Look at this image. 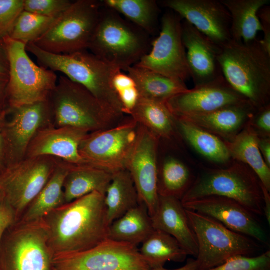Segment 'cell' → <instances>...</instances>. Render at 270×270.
<instances>
[{
  "mask_svg": "<svg viewBox=\"0 0 270 270\" xmlns=\"http://www.w3.org/2000/svg\"><path fill=\"white\" fill-rule=\"evenodd\" d=\"M139 252L150 269L162 268L167 262H183L188 254L169 234L157 230L142 244Z\"/></svg>",
  "mask_w": 270,
  "mask_h": 270,
  "instance_id": "obj_33",
  "label": "cell"
},
{
  "mask_svg": "<svg viewBox=\"0 0 270 270\" xmlns=\"http://www.w3.org/2000/svg\"><path fill=\"white\" fill-rule=\"evenodd\" d=\"M69 167L63 188L66 204L94 192L105 195L112 173L89 165Z\"/></svg>",
  "mask_w": 270,
  "mask_h": 270,
  "instance_id": "obj_26",
  "label": "cell"
},
{
  "mask_svg": "<svg viewBox=\"0 0 270 270\" xmlns=\"http://www.w3.org/2000/svg\"><path fill=\"white\" fill-rule=\"evenodd\" d=\"M102 2L77 0L33 42L48 52L65 54L88 49L98 25Z\"/></svg>",
  "mask_w": 270,
  "mask_h": 270,
  "instance_id": "obj_7",
  "label": "cell"
},
{
  "mask_svg": "<svg viewBox=\"0 0 270 270\" xmlns=\"http://www.w3.org/2000/svg\"><path fill=\"white\" fill-rule=\"evenodd\" d=\"M8 79L0 78V108L3 104V101L6 97V90Z\"/></svg>",
  "mask_w": 270,
  "mask_h": 270,
  "instance_id": "obj_48",
  "label": "cell"
},
{
  "mask_svg": "<svg viewBox=\"0 0 270 270\" xmlns=\"http://www.w3.org/2000/svg\"><path fill=\"white\" fill-rule=\"evenodd\" d=\"M160 140L139 124L136 140L127 162L126 170L130 174L140 202L152 216L158 207V150Z\"/></svg>",
  "mask_w": 270,
  "mask_h": 270,
  "instance_id": "obj_15",
  "label": "cell"
},
{
  "mask_svg": "<svg viewBox=\"0 0 270 270\" xmlns=\"http://www.w3.org/2000/svg\"><path fill=\"white\" fill-rule=\"evenodd\" d=\"M48 101L55 127H75L92 132L114 126L122 120L84 87L64 76L58 78Z\"/></svg>",
  "mask_w": 270,
  "mask_h": 270,
  "instance_id": "obj_6",
  "label": "cell"
},
{
  "mask_svg": "<svg viewBox=\"0 0 270 270\" xmlns=\"http://www.w3.org/2000/svg\"><path fill=\"white\" fill-rule=\"evenodd\" d=\"M263 192L264 195V216H266L267 221L270 223V194L264 187H263Z\"/></svg>",
  "mask_w": 270,
  "mask_h": 270,
  "instance_id": "obj_47",
  "label": "cell"
},
{
  "mask_svg": "<svg viewBox=\"0 0 270 270\" xmlns=\"http://www.w3.org/2000/svg\"><path fill=\"white\" fill-rule=\"evenodd\" d=\"M175 118L178 132L180 136L200 156L212 162L225 167L232 163L233 160L223 140L193 124Z\"/></svg>",
  "mask_w": 270,
  "mask_h": 270,
  "instance_id": "obj_27",
  "label": "cell"
},
{
  "mask_svg": "<svg viewBox=\"0 0 270 270\" xmlns=\"http://www.w3.org/2000/svg\"><path fill=\"white\" fill-rule=\"evenodd\" d=\"M118 71L112 80L114 88L120 100L124 114L130 115L136 106L140 94L134 80L128 74Z\"/></svg>",
  "mask_w": 270,
  "mask_h": 270,
  "instance_id": "obj_37",
  "label": "cell"
},
{
  "mask_svg": "<svg viewBox=\"0 0 270 270\" xmlns=\"http://www.w3.org/2000/svg\"><path fill=\"white\" fill-rule=\"evenodd\" d=\"M270 252L258 256H236L208 270H270Z\"/></svg>",
  "mask_w": 270,
  "mask_h": 270,
  "instance_id": "obj_38",
  "label": "cell"
},
{
  "mask_svg": "<svg viewBox=\"0 0 270 270\" xmlns=\"http://www.w3.org/2000/svg\"><path fill=\"white\" fill-rule=\"evenodd\" d=\"M151 48L149 34L105 6L89 45L90 52L122 70L137 63Z\"/></svg>",
  "mask_w": 270,
  "mask_h": 270,
  "instance_id": "obj_5",
  "label": "cell"
},
{
  "mask_svg": "<svg viewBox=\"0 0 270 270\" xmlns=\"http://www.w3.org/2000/svg\"><path fill=\"white\" fill-rule=\"evenodd\" d=\"M60 160L50 156L26 158L0 176L4 198L15 211L17 222L47 183Z\"/></svg>",
  "mask_w": 270,
  "mask_h": 270,
  "instance_id": "obj_11",
  "label": "cell"
},
{
  "mask_svg": "<svg viewBox=\"0 0 270 270\" xmlns=\"http://www.w3.org/2000/svg\"><path fill=\"white\" fill-rule=\"evenodd\" d=\"M102 3L126 17L149 35L156 30L159 8L154 0H104Z\"/></svg>",
  "mask_w": 270,
  "mask_h": 270,
  "instance_id": "obj_35",
  "label": "cell"
},
{
  "mask_svg": "<svg viewBox=\"0 0 270 270\" xmlns=\"http://www.w3.org/2000/svg\"><path fill=\"white\" fill-rule=\"evenodd\" d=\"M24 10V0H0V38L8 36Z\"/></svg>",
  "mask_w": 270,
  "mask_h": 270,
  "instance_id": "obj_40",
  "label": "cell"
},
{
  "mask_svg": "<svg viewBox=\"0 0 270 270\" xmlns=\"http://www.w3.org/2000/svg\"><path fill=\"white\" fill-rule=\"evenodd\" d=\"M16 222L15 211L4 198L0 202V255L4 234L7 229Z\"/></svg>",
  "mask_w": 270,
  "mask_h": 270,
  "instance_id": "obj_42",
  "label": "cell"
},
{
  "mask_svg": "<svg viewBox=\"0 0 270 270\" xmlns=\"http://www.w3.org/2000/svg\"><path fill=\"white\" fill-rule=\"evenodd\" d=\"M88 133L75 127L46 126L33 138L26 158L50 156L71 166L88 165L79 152L82 142Z\"/></svg>",
  "mask_w": 270,
  "mask_h": 270,
  "instance_id": "obj_20",
  "label": "cell"
},
{
  "mask_svg": "<svg viewBox=\"0 0 270 270\" xmlns=\"http://www.w3.org/2000/svg\"><path fill=\"white\" fill-rule=\"evenodd\" d=\"M195 178L196 176L184 163L174 157L168 156L158 170V194L181 200Z\"/></svg>",
  "mask_w": 270,
  "mask_h": 270,
  "instance_id": "obj_34",
  "label": "cell"
},
{
  "mask_svg": "<svg viewBox=\"0 0 270 270\" xmlns=\"http://www.w3.org/2000/svg\"><path fill=\"white\" fill-rule=\"evenodd\" d=\"M233 160L241 162L256 174L264 188L270 192V167L260 151L258 136L248 124L231 141L224 142Z\"/></svg>",
  "mask_w": 270,
  "mask_h": 270,
  "instance_id": "obj_28",
  "label": "cell"
},
{
  "mask_svg": "<svg viewBox=\"0 0 270 270\" xmlns=\"http://www.w3.org/2000/svg\"><path fill=\"white\" fill-rule=\"evenodd\" d=\"M125 71L134 81L140 98L165 102L188 90L184 82L134 65Z\"/></svg>",
  "mask_w": 270,
  "mask_h": 270,
  "instance_id": "obj_31",
  "label": "cell"
},
{
  "mask_svg": "<svg viewBox=\"0 0 270 270\" xmlns=\"http://www.w3.org/2000/svg\"><path fill=\"white\" fill-rule=\"evenodd\" d=\"M11 117L4 125V140L6 142L11 163L17 164L26 158L28 148L39 130L52 125L48 100L10 107Z\"/></svg>",
  "mask_w": 270,
  "mask_h": 270,
  "instance_id": "obj_19",
  "label": "cell"
},
{
  "mask_svg": "<svg viewBox=\"0 0 270 270\" xmlns=\"http://www.w3.org/2000/svg\"><path fill=\"white\" fill-rule=\"evenodd\" d=\"M10 64L8 55L6 43L3 38H0V78H8Z\"/></svg>",
  "mask_w": 270,
  "mask_h": 270,
  "instance_id": "obj_44",
  "label": "cell"
},
{
  "mask_svg": "<svg viewBox=\"0 0 270 270\" xmlns=\"http://www.w3.org/2000/svg\"><path fill=\"white\" fill-rule=\"evenodd\" d=\"M54 270H148L138 246L107 238L88 250L54 256Z\"/></svg>",
  "mask_w": 270,
  "mask_h": 270,
  "instance_id": "obj_13",
  "label": "cell"
},
{
  "mask_svg": "<svg viewBox=\"0 0 270 270\" xmlns=\"http://www.w3.org/2000/svg\"><path fill=\"white\" fill-rule=\"evenodd\" d=\"M182 204L186 210L212 218L262 246L269 245L268 236L258 216L233 200L210 196Z\"/></svg>",
  "mask_w": 270,
  "mask_h": 270,
  "instance_id": "obj_16",
  "label": "cell"
},
{
  "mask_svg": "<svg viewBox=\"0 0 270 270\" xmlns=\"http://www.w3.org/2000/svg\"><path fill=\"white\" fill-rule=\"evenodd\" d=\"M263 186L247 165L233 160L227 166L204 168L182 198V203L210 196L233 200L257 216H264Z\"/></svg>",
  "mask_w": 270,
  "mask_h": 270,
  "instance_id": "obj_4",
  "label": "cell"
},
{
  "mask_svg": "<svg viewBox=\"0 0 270 270\" xmlns=\"http://www.w3.org/2000/svg\"><path fill=\"white\" fill-rule=\"evenodd\" d=\"M138 128V124L130 117L114 126L90 132L80 146V153L90 166L112 174L125 170Z\"/></svg>",
  "mask_w": 270,
  "mask_h": 270,
  "instance_id": "obj_10",
  "label": "cell"
},
{
  "mask_svg": "<svg viewBox=\"0 0 270 270\" xmlns=\"http://www.w3.org/2000/svg\"><path fill=\"white\" fill-rule=\"evenodd\" d=\"M58 16H46L24 10L8 36L26 45L33 43L47 31Z\"/></svg>",
  "mask_w": 270,
  "mask_h": 270,
  "instance_id": "obj_36",
  "label": "cell"
},
{
  "mask_svg": "<svg viewBox=\"0 0 270 270\" xmlns=\"http://www.w3.org/2000/svg\"><path fill=\"white\" fill-rule=\"evenodd\" d=\"M182 36L194 86L208 84L222 76L218 60L220 47L184 20L182 22Z\"/></svg>",
  "mask_w": 270,
  "mask_h": 270,
  "instance_id": "obj_21",
  "label": "cell"
},
{
  "mask_svg": "<svg viewBox=\"0 0 270 270\" xmlns=\"http://www.w3.org/2000/svg\"><path fill=\"white\" fill-rule=\"evenodd\" d=\"M130 115L159 140H171L178 132L176 118L164 102L140 97Z\"/></svg>",
  "mask_w": 270,
  "mask_h": 270,
  "instance_id": "obj_30",
  "label": "cell"
},
{
  "mask_svg": "<svg viewBox=\"0 0 270 270\" xmlns=\"http://www.w3.org/2000/svg\"><path fill=\"white\" fill-rule=\"evenodd\" d=\"M228 11L231 19L232 40L248 43L256 39L262 32L258 16V10L268 6L270 0H220Z\"/></svg>",
  "mask_w": 270,
  "mask_h": 270,
  "instance_id": "obj_25",
  "label": "cell"
},
{
  "mask_svg": "<svg viewBox=\"0 0 270 270\" xmlns=\"http://www.w3.org/2000/svg\"><path fill=\"white\" fill-rule=\"evenodd\" d=\"M218 60L230 86L256 109L270 104V54L260 40H231L220 48Z\"/></svg>",
  "mask_w": 270,
  "mask_h": 270,
  "instance_id": "obj_2",
  "label": "cell"
},
{
  "mask_svg": "<svg viewBox=\"0 0 270 270\" xmlns=\"http://www.w3.org/2000/svg\"><path fill=\"white\" fill-rule=\"evenodd\" d=\"M258 144L263 158L270 167V138L258 136Z\"/></svg>",
  "mask_w": 270,
  "mask_h": 270,
  "instance_id": "obj_45",
  "label": "cell"
},
{
  "mask_svg": "<svg viewBox=\"0 0 270 270\" xmlns=\"http://www.w3.org/2000/svg\"><path fill=\"white\" fill-rule=\"evenodd\" d=\"M186 211L198 242L196 260L198 270L214 268L234 256H251L264 246L212 218L196 212Z\"/></svg>",
  "mask_w": 270,
  "mask_h": 270,
  "instance_id": "obj_8",
  "label": "cell"
},
{
  "mask_svg": "<svg viewBox=\"0 0 270 270\" xmlns=\"http://www.w3.org/2000/svg\"><path fill=\"white\" fill-rule=\"evenodd\" d=\"M248 124L258 137L270 138V104L257 109Z\"/></svg>",
  "mask_w": 270,
  "mask_h": 270,
  "instance_id": "obj_41",
  "label": "cell"
},
{
  "mask_svg": "<svg viewBox=\"0 0 270 270\" xmlns=\"http://www.w3.org/2000/svg\"><path fill=\"white\" fill-rule=\"evenodd\" d=\"M41 221L54 256L84 251L108 238L104 195L98 192L64 204Z\"/></svg>",
  "mask_w": 270,
  "mask_h": 270,
  "instance_id": "obj_1",
  "label": "cell"
},
{
  "mask_svg": "<svg viewBox=\"0 0 270 270\" xmlns=\"http://www.w3.org/2000/svg\"><path fill=\"white\" fill-rule=\"evenodd\" d=\"M69 168L68 164L60 160L47 183L18 222L30 223L40 221L52 210L66 204L63 188Z\"/></svg>",
  "mask_w": 270,
  "mask_h": 270,
  "instance_id": "obj_24",
  "label": "cell"
},
{
  "mask_svg": "<svg viewBox=\"0 0 270 270\" xmlns=\"http://www.w3.org/2000/svg\"><path fill=\"white\" fill-rule=\"evenodd\" d=\"M26 50L35 56L40 66L62 73L86 89L110 112L123 118L122 108L112 84L114 76L122 70L86 50L54 54L43 50L33 43L27 44Z\"/></svg>",
  "mask_w": 270,
  "mask_h": 270,
  "instance_id": "obj_3",
  "label": "cell"
},
{
  "mask_svg": "<svg viewBox=\"0 0 270 270\" xmlns=\"http://www.w3.org/2000/svg\"><path fill=\"white\" fill-rule=\"evenodd\" d=\"M258 16L264 33V38L260 42L268 52L270 54V6L268 5L262 8L258 12Z\"/></svg>",
  "mask_w": 270,
  "mask_h": 270,
  "instance_id": "obj_43",
  "label": "cell"
},
{
  "mask_svg": "<svg viewBox=\"0 0 270 270\" xmlns=\"http://www.w3.org/2000/svg\"><path fill=\"white\" fill-rule=\"evenodd\" d=\"M2 128L0 124V160L2 159L4 153V146Z\"/></svg>",
  "mask_w": 270,
  "mask_h": 270,
  "instance_id": "obj_49",
  "label": "cell"
},
{
  "mask_svg": "<svg viewBox=\"0 0 270 270\" xmlns=\"http://www.w3.org/2000/svg\"><path fill=\"white\" fill-rule=\"evenodd\" d=\"M160 3L218 46L221 48L232 40L230 16L220 0H164Z\"/></svg>",
  "mask_w": 270,
  "mask_h": 270,
  "instance_id": "obj_17",
  "label": "cell"
},
{
  "mask_svg": "<svg viewBox=\"0 0 270 270\" xmlns=\"http://www.w3.org/2000/svg\"><path fill=\"white\" fill-rule=\"evenodd\" d=\"M104 202L110 225L140 203L134 182L126 170L112 174Z\"/></svg>",
  "mask_w": 270,
  "mask_h": 270,
  "instance_id": "obj_32",
  "label": "cell"
},
{
  "mask_svg": "<svg viewBox=\"0 0 270 270\" xmlns=\"http://www.w3.org/2000/svg\"><path fill=\"white\" fill-rule=\"evenodd\" d=\"M10 71L6 90L10 107L48 100L58 78L55 72L36 65L29 57L26 44L6 36Z\"/></svg>",
  "mask_w": 270,
  "mask_h": 270,
  "instance_id": "obj_9",
  "label": "cell"
},
{
  "mask_svg": "<svg viewBox=\"0 0 270 270\" xmlns=\"http://www.w3.org/2000/svg\"><path fill=\"white\" fill-rule=\"evenodd\" d=\"M8 270H54V253L42 222H17L4 245Z\"/></svg>",
  "mask_w": 270,
  "mask_h": 270,
  "instance_id": "obj_14",
  "label": "cell"
},
{
  "mask_svg": "<svg viewBox=\"0 0 270 270\" xmlns=\"http://www.w3.org/2000/svg\"><path fill=\"white\" fill-rule=\"evenodd\" d=\"M181 20L174 12L164 14L159 36L151 43L149 52L135 65L184 82L190 78L182 40Z\"/></svg>",
  "mask_w": 270,
  "mask_h": 270,
  "instance_id": "obj_12",
  "label": "cell"
},
{
  "mask_svg": "<svg viewBox=\"0 0 270 270\" xmlns=\"http://www.w3.org/2000/svg\"><path fill=\"white\" fill-rule=\"evenodd\" d=\"M148 270H198V264L196 260L190 258L188 260L186 264L183 266L174 270H168L164 268V267L153 269H149Z\"/></svg>",
  "mask_w": 270,
  "mask_h": 270,
  "instance_id": "obj_46",
  "label": "cell"
},
{
  "mask_svg": "<svg viewBox=\"0 0 270 270\" xmlns=\"http://www.w3.org/2000/svg\"><path fill=\"white\" fill-rule=\"evenodd\" d=\"M248 102L222 76L210 82L180 93L165 103L174 116L180 118L208 114Z\"/></svg>",
  "mask_w": 270,
  "mask_h": 270,
  "instance_id": "obj_18",
  "label": "cell"
},
{
  "mask_svg": "<svg viewBox=\"0 0 270 270\" xmlns=\"http://www.w3.org/2000/svg\"><path fill=\"white\" fill-rule=\"evenodd\" d=\"M256 110L248 102L208 114L176 118L200 128L224 142H230L246 126Z\"/></svg>",
  "mask_w": 270,
  "mask_h": 270,
  "instance_id": "obj_23",
  "label": "cell"
},
{
  "mask_svg": "<svg viewBox=\"0 0 270 270\" xmlns=\"http://www.w3.org/2000/svg\"><path fill=\"white\" fill-rule=\"evenodd\" d=\"M151 218L154 230L173 236L188 255L196 258L198 253L196 238L186 209L180 200L173 197L159 196L157 208Z\"/></svg>",
  "mask_w": 270,
  "mask_h": 270,
  "instance_id": "obj_22",
  "label": "cell"
},
{
  "mask_svg": "<svg viewBox=\"0 0 270 270\" xmlns=\"http://www.w3.org/2000/svg\"><path fill=\"white\" fill-rule=\"evenodd\" d=\"M72 2L69 0H24V10L43 16L58 17Z\"/></svg>",
  "mask_w": 270,
  "mask_h": 270,
  "instance_id": "obj_39",
  "label": "cell"
},
{
  "mask_svg": "<svg viewBox=\"0 0 270 270\" xmlns=\"http://www.w3.org/2000/svg\"><path fill=\"white\" fill-rule=\"evenodd\" d=\"M154 230L146 206L140 203L110 225L108 238L138 246Z\"/></svg>",
  "mask_w": 270,
  "mask_h": 270,
  "instance_id": "obj_29",
  "label": "cell"
},
{
  "mask_svg": "<svg viewBox=\"0 0 270 270\" xmlns=\"http://www.w3.org/2000/svg\"><path fill=\"white\" fill-rule=\"evenodd\" d=\"M4 198V196L3 192L1 188L0 187V202Z\"/></svg>",
  "mask_w": 270,
  "mask_h": 270,
  "instance_id": "obj_50",
  "label": "cell"
}]
</instances>
